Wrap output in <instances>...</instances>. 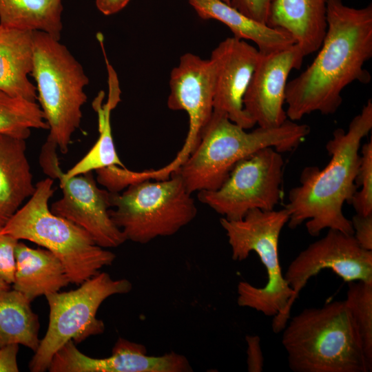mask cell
Listing matches in <instances>:
<instances>
[{
    "mask_svg": "<svg viewBox=\"0 0 372 372\" xmlns=\"http://www.w3.org/2000/svg\"><path fill=\"white\" fill-rule=\"evenodd\" d=\"M327 21V32L316 58L287 83L285 110L292 121L315 112L334 114L347 86L371 81L364 65L372 57V5L357 8L342 0H329Z\"/></svg>",
    "mask_w": 372,
    "mask_h": 372,
    "instance_id": "6da1fadb",
    "label": "cell"
},
{
    "mask_svg": "<svg viewBox=\"0 0 372 372\" xmlns=\"http://www.w3.org/2000/svg\"><path fill=\"white\" fill-rule=\"evenodd\" d=\"M372 129V101L354 116L347 131L335 130L326 145L331 157L322 169L307 167L300 174V185L289 193L285 206L289 214L288 226L295 229L304 221L307 232L318 236L324 229L353 235L351 220L342 211L357 191L355 183L360 161L359 149L362 138Z\"/></svg>",
    "mask_w": 372,
    "mask_h": 372,
    "instance_id": "7a4b0ae2",
    "label": "cell"
},
{
    "mask_svg": "<svg viewBox=\"0 0 372 372\" xmlns=\"http://www.w3.org/2000/svg\"><path fill=\"white\" fill-rule=\"evenodd\" d=\"M307 124L287 119L277 127L247 132L223 112L213 110L197 146L174 172L190 194L216 190L240 161L268 147L280 153L296 148L310 133Z\"/></svg>",
    "mask_w": 372,
    "mask_h": 372,
    "instance_id": "3957f363",
    "label": "cell"
},
{
    "mask_svg": "<svg viewBox=\"0 0 372 372\" xmlns=\"http://www.w3.org/2000/svg\"><path fill=\"white\" fill-rule=\"evenodd\" d=\"M282 331L288 365L294 372L371 371L345 300L306 308Z\"/></svg>",
    "mask_w": 372,
    "mask_h": 372,
    "instance_id": "277c9868",
    "label": "cell"
},
{
    "mask_svg": "<svg viewBox=\"0 0 372 372\" xmlns=\"http://www.w3.org/2000/svg\"><path fill=\"white\" fill-rule=\"evenodd\" d=\"M53 183L50 177L39 181L32 196L0 232L50 251L63 263L70 283L80 285L112 265L116 256L98 245L84 229L52 212Z\"/></svg>",
    "mask_w": 372,
    "mask_h": 372,
    "instance_id": "5b68a950",
    "label": "cell"
},
{
    "mask_svg": "<svg viewBox=\"0 0 372 372\" xmlns=\"http://www.w3.org/2000/svg\"><path fill=\"white\" fill-rule=\"evenodd\" d=\"M34 65L37 99L49 127L48 140L66 154L80 127L89 83L81 64L67 47L51 35L33 31Z\"/></svg>",
    "mask_w": 372,
    "mask_h": 372,
    "instance_id": "8992f818",
    "label": "cell"
},
{
    "mask_svg": "<svg viewBox=\"0 0 372 372\" xmlns=\"http://www.w3.org/2000/svg\"><path fill=\"white\" fill-rule=\"evenodd\" d=\"M289 214L280 210L251 209L241 219H220L231 247V258L245 260L251 251L259 256L267 274L262 287L240 281L237 286V303L265 316L277 318L285 311L293 296V290L285 279L278 256V240L281 231L288 223Z\"/></svg>",
    "mask_w": 372,
    "mask_h": 372,
    "instance_id": "52a82bcc",
    "label": "cell"
},
{
    "mask_svg": "<svg viewBox=\"0 0 372 372\" xmlns=\"http://www.w3.org/2000/svg\"><path fill=\"white\" fill-rule=\"evenodd\" d=\"M110 216L126 240L146 244L170 236L197 214L192 194L176 172L165 180H145L110 192Z\"/></svg>",
    "mask_w": 372,
    "mask_h": 372,
    "instance_id": "ba28073f",
    "label": "cell"
},
{
    "mask_svg": "<svg viewBox=\"0 0 372 372\" xmlns=\"http://www.w3.org/2000/svg\"><path fill=\"white\" fill-rule=\"evenodd\" d=\"M132 289L127 279H113L99 272L69 291L45 295L50 308L47 331L29 363L32 372L48 369L56 352L69 341L76 344L103 333L105 324L97 318L101 304L109 297L129 293Z\"/></svg>",
    "mask_w": 372,
    "mask_h": 372,
    "instance_id": "9c48e42d",
    "label": "cell"
},
{
    "mask_svg": "<svg viewBox=\"0 0 372 372\" xmlns=\"http://www.w3.org/2000/svg\"><path fill=\"white\" fill-rule=\"evenodd\" d=\"M283 166L281 153L261 149L237 163L219 188L198 192V200L229 220L254 209L273 210L281 197Z\"/></svg>",
    "mask_w": 372,
    "mask_h": 372,
    "instance_id": "30bf717a",
    "label": "cell"
},
{
    "mask_svg": "<svg viewBox=\"0 0 372 372\" xmlns=\"http://www.w3.org/2000/svg\"><path fill=\"white\" fill-rule=\"evenodd\" d=\"M57 149L56 144L47 139L39 157L44 173L58 179L62 191L61 198L52 204L50 210L84 229L101 247L120 246L126 238L110 216V192L97 186L92 172L64 177Z\"/></svg>",
    "mask_w": 372,
    "mask_h": 372,
    "instance_id": "8fae6325",
    "label": "cell"
},
{
    "mask_svg": "<svg viewBox=\"0 0 372 372\" xmlns=\"http://www.w3.org/2000/svg\"><path fill=\"white\" fill-rule=\"evenodd\" d=\"M324 269H330L347 282H372V251L361 247L353 235L329 229L326 236L300 252L284 275L293 294L284 313L273 318L274 333L285 328L293 304L308 280Z\"/></svg>",
    "mask_w": 372,
    "mask_h": 372,
    "instance_id": "7c38bea8",
    "label": "cell"
},
{
    "mask_svg": "<svg viewBox=\"0 0 372 372\" xmlns=\"http://www.w3.org/2000/svg\"><path fill=\"white\" fill-rule=\"evenodd\" d=\"M167 106L172 110L187 112L189 130L175 158L158 169L165 178L176 172L194 150L213 113L214 70L211 61L192 53L184 54L171 72Z\"/></svg>",
    "mask_w": 372,
    "mask_h": 372,
    "instance_id": "4fadbf2b",
    "label": "cell"
},
{
    "mask_svg": "<svg viewBox=\"0 0 372 372\" xmlns=\"http://www.w3.org/2000/svg\"><path fill=\"white\" fill-rule=\"evenodd\" d=\"M304 56L296 43L271 53H260L243 98L245 112L259 127H277L288 119L284 109L288 77L293 70L300 68Z\"/></svg>",
    "mask_w": 372,
    "mask_h": 372,
    "instance_id": "5bb4252c",
    "label": "cell"
},
{
    "mask_svg": "<svg viewBox=\"0 0 372 372\" xmlns=\"http://www.w3.org/2000/svg\"><path fill=\"white\" fill-rule=\"evenodd\" d=\"M50 372H189L193 369L183 355L175 352L154 356L139 343L118 338L110 356L89 357L73 341L58 350L48 369Z\"/></svg>",
    "mask_w": 372,
    "mask_h": 372,
    "instance_id": "9a60e30c",
    "label": "cell"
},
{
    "mask_svg": "<svg viewBox=\"0 0 372 372\" xmlns=\"http://www.w3.org/2000/svg\"><path fill=\"white\" fill-rule=\"evenodd\" d=\"M260 56L257 48L233 37L222 41L209 59L214 70V110L245 130L256 125L244 110L243 98Z\"/></svg>",
    "mask_w": 372,
    "mask_h": 372,
    "instance_id": "2e32d148",
    "label": "cell"
},
{
    "mask_svg": "<svg viewBox=\"0 0 372 372\" xmlns=\"http://www.w3.org/2000/svg\"><path fill=\"white\" fill-rule=\"evenodd\" d=\"M329 0H274L267 25L288 32L306 56L320 48Z\"/></svg>",
    "mask_w": 372,
    "mask_h": 372,
    "instance_id": "e0dca14e",
    "label": "cell"
},
{
    "mask_svg": "<svg viewBox=\"0 0 372 372\" xmlns=\"http://www.w3.org/2000/svg\"><path fill=\"white\" fill-rule=\"evenodd\" d=\"M33 65V31L0 25V90L36 102L37 88L28 78Z\"/></svg>",
    "mask_w": 372,
    "mask_h": 372,
    "instance_id": "ac0fdd59",
    "label": "cell"
},
{
    "mask_svg": "<svg viewBox=\"0 0 372 372\" xmlns=\"http://www.w3.org/2000/svg\"><path fill=\"white\" fill-rule=\"evenodd\" d=\"M35 188L25 139L0 134V230Z\"/></svg>",
    "mask_w": 372,
    "mask_h": 372,
    "instance_id": "d6986e66",
    "label": "cell"
},
{
    "mask_svg": "<svg viewBox=\"0 0 372 372\" xmlns=\"http://www.w3.org/2000/svg\"><path fill=\"white\" fill-rule=\"evenodd\" d=\"M13 289L31 302L41 295L56 293L70 283L59 258L46 249H33L18 242Z\"/></svg>",
    "mask_w": 372,
    "mask_h": 372,
    "instance_id": "ffe728a7",
    "label": "cell"
},
{
    "mask_svg": "<svg viewBox=\"0 0 372 372\" xmlns=\"http://www.w3.org/2000/svg\"><path fill=\"white\" fill-rule=\"evenodd\" d=\"M188 1L201 19L220 21L230 29L234 37L254 42L261 54L271 53L296 43L288 32L256 21L220 0Z\"/></svg>",
    "mask_w": 372,
    "mask_h": 372,
    "instance_id": "44dd1931",
    "label": "cell"
},
{
    "mask_svg": "<svg viewBox=\"0 0 372 372\" xmlns=\"http://www.w3.org/2000/svg\"><path fill=\"white\" fill-rule=\"evenodd\" d=\"M117 81L108 83L107 101L103 103L105 93L99 92L92 102L97 114L99 137L90 150L72 167L63 172L65 178L95 171L110 165L125 168L116 151L110 123L111 112L121 101V89Z\"/></svg>",
    "mask_w": 372,
    "mask_h": 372,
    "instance_id": "7402d4cb",
    "label": "cell"
},
{
    "mask_svg": "<svg viewBox=\"0 0 372 372\" xmlns=\"http://www.w3.org/2000/svg\"><path fill=\"white\" fill-rule=\"evenodd\" d=\"M62 0H0V25L45 32L60 40Z\"/></svg>",
    "mask_w": 372,
    "mask_h": 372,
    "instance_id": "603a6c76",
    "label": "cell"
},
{
    "mask_svg": "<svg viewBox=\"0 0 372 372\" xmlns=\"http://www.w3.org/2000/svg\"><path fill=\"white\" fill-rule=\"evenodd\" d=\"M31 301L10 288L0 291V349L11 344L35 351L40 343L39 318Z\"/></svg>",
    "mask_w": 372,
    "mask_h": 372,
    "instance_id": "cb8c5ba5",
    "label": "cell"
},
{
    "mask_svg": "<svg viewBox=\"0 0 372 372\" xmlns=\"http://www.w3.org/2000/svg\"><path fill=\"white\" fill-rule=\"evenodd\" d=\"M33 129L49 130L39 105L0 90V134L26 140Z\"/></svg>",
    "mask_w": 372,
    "mask_h": 372,
    "instance_id": "d4e9b609",
    "label": "cell"
},
{
    "mask_svg": "<svg viewBox=\"0 0 372 372\" xmlns=\"http://www.w3.org/2000/svg\"><path fill=\"white\" fill-rule=\"evenodd\" d=\"M347 283L344 300L357 327L366 360L372 366V282Z\"/></svg>",
    "mask_w": 372,
    "mask_h": 372,
    "instance_id": "484cf974",
    "label": "cell"
},
{
    "mask_svg": "<svg viewBox=\"0 0 372 372\" xmlns=\"http://www.w3.org/2000/svg\"><path fill=\"white\" fill-rule=\"evenodd\" d=\"M356 185L361 186L353 194L350 203L356 214L362 216L372 214V141L362 147L360 161L357 174Z\"/></svg>",
    "mask_w": 372,
    "mask_h": 372,
    "instance_id": "4316f807",
    "label": "cell"
},
{
    "mask_svg": "<svg viewBox=\"0 0 372 372\" xmlns=\"http://www.w3.org/2000/svg\"><path fill=\"white\" fill-rule=\"evenodd\" d=\"M19 240L0 232V280L11 285L16 267L15 249Z\"/></svg>",
    "mask_w": 372,
    "mask_h": 372,
    "instance_id": "83f0119b",
    "label": "cell"
},
{
    "mask_svg": "<svg viewBox=\"0 0 372 372\" xmlns=\"http://www.w3.org/2000/svg\"><path fill=\"white\" fill-rule=\"evenodd\" d=\"M274 0H230V5L248 17L267 25Z\"/></svg>",
    "mask_w": 372,
    "mask_h": 372,
    "instance_id": "f1b7e54d",
    "label": "cell"
},
{
    "mask_svg": "<svg viewBox=\"0 0 372 372\" xmlns=\"http://www.w3.org/2000/svg\"><path fill=\"white\" fill-rule=\"evenodd\" d=\"M353 229V236L363 249L372 251V214L362 216L355 214L350 220Z\"/></svg>",
    "mask_w": 372,
    "mask_h": 372,
    "instance_id": "f546056e",
    "label": "cell"
},
{
    "mask_svg": "<svg viewBox=\"0 0 372 372\" xmlns=\"http://www.w3.org/2000/svg\"><path fill=\"white\" fill-rule=\"evenodd\" d=\"M247 369L249 372H261L263 369L264 358L258 335H247Z\"/></svg>",
    "mask_w": 372,
    "mask_h": 372,
    "instance_id": "4dcf8cb0",
    "label": "cell"
},
{
    "mask_svg": "<svg viewBox=\"0 0 372 372\" xmlns=\"http://www.w3.org/2000/svg\"><path fill=\"white\" fill-rule=\"evenodd\" d=\"M19 344H11L0 349V372H18Z\"/></svg>",
    "mask_w": 372,
    "mask_h": 372,
    "instance_id": "1f68e13d",
    "label": "cell"
},
{
    "mask_svg": "<svg viewBox=\"0 0 372 372\" xmlns=\"http://www.w3.org/2000/svg\"><path fill=\"white\" fill-rule=\"evenodd\" d=\"M130 0H95L97 9L104 15L109 16L122 10Z\"/></svg>",
    "mask_w": 372,
    "mask_h": 372,
    "instance_id": "d6a6232c",
    "label": "cell"
},
{
    "mask_svg": "<svg viewBox=\"0 0 372 372\" xmlns=\"http://www.w3.org/2000/svg\"><path fill=\"white\" fill-rule=\"evenodd\" d=\"M10 288V285L0 280V291Z\"/></svg>",
    "mask_w": 372,
    "mask_h": 372,
    "instance_id": "836d02e7",
    "label": "cell"
},
{
    "mask_svg": "<svg viewBox=\"0 0 372 372\" xmlns=\"http://www.w3.org/2000/svg\"><path fill=\"white\" fill-rule=\"evenodd\" d=\"M226 3L230 4V0H220Z\"/></svg>",
    "mask_w": 372,
    "mask_h": 372,
    "instance_id": "e575fe53",
    "label": "cell"
}]
</instances>
